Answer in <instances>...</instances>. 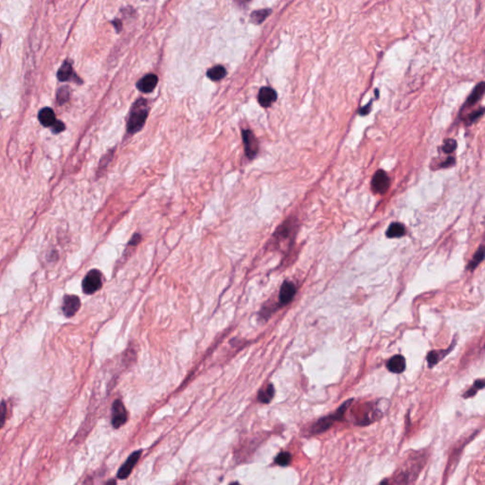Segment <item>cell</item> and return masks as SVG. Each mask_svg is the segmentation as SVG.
<instances>
[{
	"label": "cell",
	"instance_id": "cell-1",
	"mask_svg": "<svg viewBox=\"0 0 485 485\" xmlns=\"http://www.w3.org/2000/svg\"><path fill=\"white\" fill-rule=\"evenodd\" d=\"M148 105L145 100H138L132 107L129 119L127 121V131L135 134L143 127L148 116Z\"/></svg>",
	"mask_w": 485,
	"mask_h": 485
},
{
	"label": "cell",
	"instance_id": "cell-2",
	"mask_svg": "<svg viewBox=\"0 0 485 485\" xmlns=\"http://www.w3.org/2000/svg\"><path fill=\"white\" fill-rule=\"evenodd\" d=\"M352 402H353V399L347 400V401H345L344 403L342 404V405L337 409V411H336L335 413H332V414H329V415H327V416H325V417H323V418L318 420V421L313 425L312 428H310V434H311V435H315V434L323 433V432H325L326 430H328V429L334 425V423L338 422V421H341V420L343 419L346 411H347L348 408L351 406Z\"/></svg>",
	"mask_w": 485,
	"mask_h": 485
},
{
	"label": "cell",
	"instance_id": "cell-3",
	"mask_svg": "<svg viewBox=\"0 0 485 485\" xmlns=\"http://www.w3.org/2000/svg\"><path fill=\"white\" fill-rule=\"evenodd\" d=\"M102 274L99 270L93 269L86 274L82 280V290L85 294H93L102 287Z\"/></svg>",
	"mask_w": 485,
	"mask_h": 485
},
{
	"label": "cell",
	"instance_id": "cell-4",
	"mask_svg": "<svg viewBox=\"0 0 485 485\" xmlns=\"http://www.w3.org/2000/svg\"><path fill=\"white\" fill-rule=\"evenodd\" d=\"M128 414L125 407L121 400H116L112 405V426L115 428H121L127 422Z\"/></svg>",
	"mask_w": 485,
	"mask_h": 485
},
{
	"label": "cell",
	"instance_id": "cell-5",
	"mask_svg": "<svg viewBox=\"0 0 485 485\" xmlns=\"http://www.w3.org/2000/svg\"><path fill=\"white\" fill-rule=\"evenodd\" d=\"M390 185H391V180L387 174L383 170H379L373 175L371 180V189L374 192L384 195L390 188Z\"/></svg>",
	"mask_w": 485,
	"mask_h": 485
},
{
	"label": "cell",
	"instance_id": "cell-6",
	"mask_svg": "<svg viewBox=\"0 0 485 485\" xmlns=\"http://www.w3.org/2000/svg\"><path fill=\"white\" fill-rule=\"evenodd\" d=\"M242 136L246 150V156L249 159H252L255 157L259 151L258 140L256 139L255 135L250 130H243Z\"/></svg>",
	"mask_w": 485,
	"mask_h": 485
},
{
	"label": "cell",
	"instance_id": "cell-7",
	"mask_svg": "<svg viewBox=\"0 0 485 485\" xmlns=\"http://www.w3.org/2000/svg\"><path fill=\"white\" fill-rule=\"evenodd\" d=\"M81 307L80 299L75 295H66L64 298V304L62 310L66 318L73 317Z\"/></svg>",
	"mask_w": 485,
	"mask_h": 485
},
{
	"label": "cell",
	"instance_id": "cell-8",
	"mask_svg": "<svg viewBox=\"0 0 485 485\" xmlns=\"http://www.w3.org/2000/svg\"><path fill=\"white\" fill-rule=\"evenodd\" d=\"M140 455H141V450L132 453L130 457L127 459V460L124 462V465L120 469L117 477H119L120 479L127 478L128 476L131 474L133 468L136 466L138 460L140 458Z\"/></svg>",
	"mask_w": 485,
	"mask_h": 485
},
{
	"label": "cell",
	"instance_id": "cell-9",
	"mask_svg": "<svg viewBox=\"0 0 485 485\" xmlns=\"http://www.w3.org/2000/svg\"><path fill=\"white\" fill-rule=\"evenodd\" d=\"M297 289L295 284L291 281H284L281 285L279 294V301L281 305H286L291 303L296 295Z\"/></svg>",
	"mask_w": 485,
	"mask_h": 485
},
{
	"label": "cell",
	"instance_id": "cell-10",
	"mask_svg": "<svg viewBox=\"0 0 485 485\" xmlns=\"http://www.w3.org/2000/svg\"><path fill=\"white\" fill-rule=\"evenodd\" d=\"M386 369L394 373H402L406 370V359L402 354H396L386 362Z\"/></svg>",
	"mask_w": 485,
	"mask_h": 485
},
{
	"label": "cell",
	"instance_id": "cell-11",
	"mask_svg": "<svg viewBox=\"0 0 485 485\" xmlns=\"http://www.w3.org/2000/svg\"><path fill=\"white\" fill-rule=\"evenodd\" d=\"M277 100V93L270 87H263L258 95L259 104L263 107H269Z\"/></svg>",
	"mask_w": 485,
	"mask_h": 485
},
{
	"label": "cell",
	"instance_id": "cell-12",
	"mask_svg": "<svg viewBox=\"0 0 485 485\" xmlns=\"http://www.w3.org/2000/svg\"><path fill=\"white\" fill-rule=\"evenodd\" d=\"M157 81H158V79H157L156 75H146L145 77H143L140 80V82H138L137 86L141 92L149 93V92H152L155 89V87L157 84Z\"/></svg>",
	"mask_w": 485,
	"mask_h": 485
},
{
	"label": "cell",
	"instance_id": "cell-13",
	"mask_svg": "<svg viewBox=\"0 0 485 485\" xmlns=\"http://www.w3.org/2000/svg\"><path fill=\"white\" fill-rule=\"evenodd\" d=\"M455 344H456V342H455V340H454V342H453L452 344L450 345V347L448 348L449 350H446V351H431V352H429L428 354V357H427L429 368L434 367L436 364L440 361V360H442L446 354L450 353V352L452 351L453 347H454Z\"/></svg>",
	"mask_w": 485,
	"mask_h": 485
},
{
	"label": "cell",
	"instance_id": "cell-14",
	"mask_svg": "<svg viewBox=\"0 0 485 485\" xmlns=\"http://www.w3.org/2000/svg\"><path fill=\"white\" fill-rule=\"evenodd\" d=\"M38 118L40 123L47 127L52 126L56 122L55 113L51 108H43L38 115Z\"/></svg>",
	"mask_w": 485,
	"mask_h": 485
},
{
	"label": "cell",
	"instance_id": "cell-15",
	"mask_svg": "<svg viewBox=\"0 0 485 485\" xmlns=\"http://www.w3.org/2000/svg\"><path fill=\"white\" fill-rule=\"evenodd\" d=\"M405 233V227L400 223H393L386 230V236L389 238H399L404 236Z\"/></svg>",
	"mask_w": 485,
	"mask_h": 485
},
{
	"label": "cell",
	"instance_id": "cell-16",
	"mask_svg": "<svg viewBox=\"0 0 485 485\" xmlns=\"http://www.w3.org/2000/svg\"><path fill=\"white\" fill-rule=\"evenodd\" d=\"M274 395H275V389L272 384L268 385L266 386L265 389H263L259 392L258 394V400L261 402V403L267 404L269 403L272 400V398L274 397Z\"/></svg>",
	"mask_w": 485,
	"mask_h": 485
},
{
	"label": "cell",
	"instance_id": "cell-17",
	"mask_svg": "<svg viewBox=\"0 0 485 485\" xmlns=\"http://www.w3.org/2000/svg\"><path fill=\"white\" fill-rule=\"evenodd\" d=\"M72 73H73V69L71 64L69 62H65L58 70V79L62 82H66L70 79Z\"/></svg>",
	"mask_w": 485,
	"mask_h": 485
},
{
	"label": "cell",
	"instance_id": "cell-18",
	"mask_svg": "<svg viewBox=\"0 0 485 485\" xmlns=\"http://www.w3.org/2000/svg\"><path fill=\"white\" fill-rule=\"evenodd\" d=\"M483 92H484V83L483 82H480L477 87L475 88V90L472 92V94L469 96L468 100L466 102V107H472L474 106L476 103H477V101L480 99L483 95Z\"/></svg>",
	"mask_w": 485,
	"mask_h": 485
},
{
	"label": "cell",
	"instance_id": "cell-19",
	"mask_svg": "<svg viewBox=\"0 0 485 485\" xmlns=\"http://www.w3.org/2000/svg\"><path fill=\"white\" fill-rule=\"evenodd\" d=\"M227 74L226 68L222 66H214L208 71V77L213 81H219Z\"/></svg>",
	"mask_w": 485,
	"mask_h": 485
},
{
	"label": "cell",
	"instance_id": "cell-20",
	"mask_svg": "<svg viewBox=\"0 0 485 485\" xmlns=\"http://www.w3.org/2000/svg\"><path fill=\"white\" fill-rule=\"evenodd\" d=\"M483 258H484V248L481 246V247H479L478 251H477V253L474 256L473 260L469 263L467 269H469V270H474V269L477 267V265L482 262Z\"/></svg>",
	"mask_w": 485,
	"mask_h": 485
},
{
	"label": "cell",
	"instance_id": "cell-21",
	"mask_svg": "<svg viewBox=\"0 0 485 485\" xmlns=\"http://www.w3.org/2000/svg\"><path fill=\"white\" fill-rule=\"evenodd\" d=\"M292 456L289 452H280L275 459V462L280 466H287L291 462Z\"/></svg>",
	"mask_w": 485,
	"mask_h": 485
},
{
	"label": "cell",
	"instance_id": "cell-22",
	"mask_svg": "<svg viewBox=\"0 0 485 485\" xmlns=\"http://www.w3.org/2000/svg\"><path fill=\"white\" fill-rule=\"evenodd\" d=\"M271 13L270 10H261V11H257L255 13H253L251 15V19L252 21H254L257 24L263 22V20L268 17V15Z\"/></svg>",
	"mask_w": 485,
	"mask_h": 485
},
{
	"label": "cell",
	"instance_id": "cell-23",
	"mask_svg": "<svg viewBox=\"0 0 485 485\" xmlns=\"http://www.w3.org/2000/svg\"><path fill=\"white\" fill-rule=\"evenodd\" d=\"M69 99V91L68 88L64 86L61 89H59L57 93V101L60 105L65 104Z\"/></svg>",
	"mask_w": 485,
	"mask_h": 485
},
{
	"label": "cell",
	"instance_id": "cell-24",
	"mask_svg": "<svg viewBox=\"0 0 485 485\" xmlns=\"http://www.w3.org/2000/svg\"><path fill=\"white\" fill-rule=\"evenodd\" d=\"M457 147V142L454 140H445L444 142V146H443V150H444V153H447V154H450L455 151V149Z\"/></svg>",
	"mask_w": 485,
	"mask_h": 485
},
{
	"label": "cell",
	"instance_id": "cell-25",
	"mask_svg": "<svg viewBox=\"0 0 485 485\" xmlns=\"http://www.w3.org/2000/svg\"><path fill=\"white\" fill-rule=\"evenodd\" d=\"M6 413H7L6 404L2 402L0 404V428H2L3 425H4V422L6 419Z\"/></svg>",
	"mask_w": 485,
	"mask_h": 485
},
{
	"label": "cell",
	"instance_id": "cell-26",
	"mask_svg": "<svg viewBox=\"0 0 485 485\" xmlns=\"http://www.w3.org/2000/svg\"><path fill=\"white\" fill-rule=\"evenodd\" d=\"M65 130V124H63L62 122H58L56 121L55 124L52 125V131L55 134H58V133H61L62 131Z\"/></svg>",
	"mask_w": 485,
	"mask_h": 485
},
{
	"label": "cell",
	"instance_id": "cell-27",
	"mask_svg": "<svg viewBox=\"0 0 485 485\" xmlns=\"http://www.w3.org/2000/svg\"><path fill=\"white\" fill-rule=\"evenodd\" d=\"M484 380H483V379H479V380L475 381V383H474V385H473V387H474L475 390H477V392H478L479 390H482V389L484 387Z\"/></svg>",
	"mask_w": 485,
	"mask_h": 485
},
{
	"label": "cell",
	"instance_id": "cell-28",
	"mask_svg": "<svg viewBox=\"0 0 485 485\" xmlns=\"http://www.w3.org/2000/svg\"><path fill=\"white\" fill-rule=\"evenodd\" d=\"M482 114H483V109L481 108V110H480V111H476V112H474L473 114H471V115H469V118H468L469 122H473V121H476L477 118H478L479 116L482 115Z\"/></svg>",
	"mask_w": 485,
	"mask_h": 485
},
{
	"label": "cell",
	"instance_id": "cell-29",
	"mask_svg": "<svg viewBox=\"0 0 485 485\" xmlns=\"http://www.w3.org/2000/svg\"><path fill=\"white\" fill-rule=\"evenodd\" d=\"M140 240H141V236H140V234H135V235L132 237L131 241L129 242V245H130V246H131V245L136 246V245H138V244L140 243Z\"/></svg>",
	"mask_w": 485,
	"mask_h": 485
},
{
	"label": "cell",
	"instance_id": "cell-30",
	"mask_svg": "<svg viewBox=\"0 0 485 485\" xmlns=\"http://www.w3.org/2000/svg\"><path fill=\"white\" fill-rule=\"evenodd\" d=\"M454 163H455V158H454V157H449L448 160L444 161V164L442 165V167H449V166H451V165L454 164Z\"/></svg>",
	"mask_w": 485,
	"mask_h": 485
},
{
	"label": "cell",
	"instance_id": "cell-31",
	"mask_svg": "<svg viewBox=\"0 0 485 485\" xmlns=\"http://www.w3.org/2000/svg\"><path fill=\"white\" fill-rule=\"evenodd\" d=\"M248 1H249V0H239L240 3H241V2H248Z\"/></svg>",
	"mask_w": 485,
	"mask_h": 485
}]
</instances>
